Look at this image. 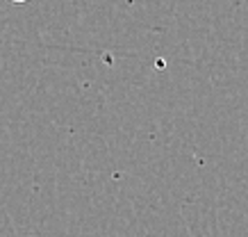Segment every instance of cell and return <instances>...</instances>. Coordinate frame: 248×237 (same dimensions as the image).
<instances>
[{
    "label": "cell",
    "instance_id": "obj_1",
    "mask_svg": "<svg viewBox=\"0 0 248 237\" xmlns=\"http://www.w3.org/2000/svg\"><path fill=\"white\" fill-rule=\"evenodd\" d=\"M12 2H28V0H12Z\"/></svg>",
    "mask_w": 248,
    "mask_h": 237
}]
</instances>
